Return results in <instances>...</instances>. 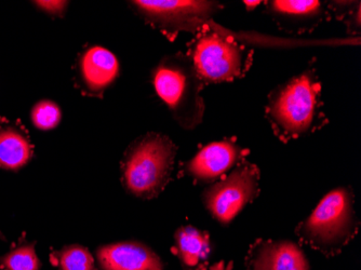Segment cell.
<instances>
[{
    "mask_svg": "<svg viewBox=\"0 0 361 270\" xmlns=\"http://www.w3.org/2000/svg\"><path fill=\"white\" fill-rule=\"evenodd\" d=\"M60 107L51 101L44 99L32 107V121L38 129H54L61 121Z\"/></svg>",
    "mask_w": 361,
    "mask_h": 270,
    "instance_id": "17",
    "label": "cell"
},
{
    "mask_svg": "<svg viewBox=\"0 0 361 270\" xmlns=\"http://www.w3.org/2000/svg\"><path fill=\"white\" fill-rule=\"evenodd\" d=\"M247 270H310L302 247L291 240L257 239L245 257Z\"/></svg>",
    "mask_w": 361,
    "mask_h": 270,
    "instance_id": "11",
    "label": "cell"
},
{
    "mask_svg": "<svg viewBox=\"0 0 361 270\" xmlns=\"http://www.w3.org/2000/svg\"><path fill=\"white\" fill-rule=\"evenodd\" d=\"M210 270H233V263L231 262L228 265H226L225 262H220V263L211 266Z\"/></svg>",
    "mask_w": 361,
    "mask_h": 270,
    "instance_id": "20",
    "label": "cell"
},
{
    "mask_svg": "<svg viewBox=\"0 0 361 270\" xmlns=\"http://www.w3.org/2000/svg\"><path fill=\"white\" fill-rule=\"evenodd\" d=\"M36 6L42 8L44 11L48 13L61 16L65 11L68 6V1H35Z\"/></svg>",
    "mask_w": 361,
    "mask_h": 270,
    "instance_id": "19",
    "label": "cell"
},
{
    "mask_svg": "<svg viewBox=\"0 0 361 270\" xmlns=\"http://www.w3.org/2000/svg\"><path fill=\"white\" fill-rule=\"evenodd\" d=\"M40 267L42 263L34 243L21 241L4 257H0V268L3 270H39Z\"/></svg>",
    "mask_w": 361,
    "mask_h": 270,
    "instance_id": "16",
    "label": "cell"
},
{
    "mask_svg": "<svg viewBox=\"0 0 361 270\" xmlns=\"http://www.w3.org/2000/svg\"><path fill=\"white\" fill-rule=\"evenodd\" d=\"M322 81L315 65L276 87L265 106V117L283 143L308 137L329 123L324 111Z\"/></svg>",
    "mask_w": 361,
    "mask_h": 270,
    "instance_id": "1",
    "label": "cell"
},
{
    "mask_svg": "<svg viewBox=\"0 0 361 270\" xmlns=\"http://www.w3.org/2000/svg\"><path fill=\"white\" fill-rule=\"evenodd\" d=\"M119 72L118 60L111 51L100 46L89 47L77 59V88L85 95L102 97Z\"/></svg>",
    "mask_w": 361,
    "mask_h": 270,
    "instance_id": "10",
    "label": "cell"
},
{
    "mask_svg": "<svg viewBox=\"0 0 361 270\" xmlns=\"http://www.w3.org/2000/svg\"><path fill=\"white\" fill-rule=\"evenodd\" d=\"M97 259L101 270H164L157 253L137 241H123L99 247Z\"/></svg>",
    "mask_w": 361,
    "mask_h": 270,
    "instance_id": "12",
    "label": "cell"
},
{
    "mask_svg": "<svg viewBox=\"0 0 361 270\" xmlns=\"http://www.w3.org/2000/svg\"><path fill=\"white\" fill-rule=\"evenodd\" d=\"M259 180L261 171L257 164L243 160L202 192L204 208L216 222L227 226L259 196Z\"/></svg>",
    "mask_w": 361,
    "mask_h": 270,
    "instance_id": "7",
    "label": "cell"
},
{
    "mask_svg": "<svg viewBox=\"0 0 361 270\" xmlns=\"http://www.w3.org/2000/svg\"><path fill=\"white\" fill-rule=\"evenodd\" d=\"M186 54L207 85L243 78L252 66L255 52L234 36L216 30L210 22L195 32Z\"/></svg>",
    "mask_w": 361,
    "mask_h": 270,
    "instance_id": "5",
    "label": "cell"
},
{
    "mask_svg": "<svg viewBox=\"0 0 361 270\" xmlns=\"http://www.w3.org/2000/svg\"><path fill=\"white\" fill-rule=\"evenodd\" d=\"M178 147L165 134L149 132L130 144L121 161V182L133 196L157 197L173 171Z\"/></svg>",
    "mask_w": 361,
    "mask_h": 270,
    "instance_id": "3",
    "label": "cell"
},
{
    "mask_svg": "<svg viewBox=\"0 0 361 270\" xmlns=\"http://www.w3.org/2000/svg\"><path fill=\"white\" fill-rule=\"evenodd\" d=\"M243 4L245 6V8H247L248 11H252L255 8L259 7V6L261 5L262 1H259V0H257V1H247V0H245Z\"/></svg>",
    "mask_w": 361,
    "mask_h": 270,
    "instance_id": "21",
    "label": "cell"
},
{
    "mask_svg": "<svg viewBox=\"0 0 361 270\" xmlns=\"http://www.w3.org/2000/svg\"><path fill=\"white\" fill-rule=\"evenodd\" d=\"M212 245L210 235L194 226H182L174 233L172 252L184 270H207Z\"/></svg>",
    "mask_w": 361,
    "mask_h": 270,
    "instance_id": "14",
    "label": "cell"
},
{
    "mask_svg": "<svg viewBox=\"0 0 361 270\" xmlns=\"http://www.w3.org/2000/svg\"><path fill=\"white\" fill-rule=\"evenodd\" d=\"M50 261L58 270H95L92 255L82 245H66L51 253Z\"/></svg>",
    "mask_w": 361,
    "mask_h": 270,
    "instance_id": "15",
    "label": "cell"
},
{
    "mask_svg": "<svg viewBox=\"0 0 361 270\" xmlns=\"http://www.w3.org/2000/svg\"><path fill=\"white\" fill-rule=\"evenodd\" d=\"M342 22H344L350 35H359L361 32V5L360 1H355L350 11L348 12Z\"/></svg>",
    "mask_w": 361,
    "mask_h": 270,
    "instance_id": "18",
    "label": "cell"
},
{
    "mask_svg": "<svg viewBox=\"0 0 361 270\" xmlns=\"http://www.w3.org/2000/svg\"><path fill=\"white\" fill-rule=\"evenodd\" d=\"M359 227L354 192L342 186L334 188L320 200L310 216L298 225L295 235L304 245L324 257H334L341 254L356 237Z\"/></svg>",
    "mask_w": 361,
    "mask_h": 270,
    "instance_id": "2",
    "label": "cell"
},
{
    "mask_svg": "<svg viewBox=\"0 0 361 270\" xmlns=\"http://www.w3.org/2000/svg\"><path fill=\"white\" fill-rule=\"evenodd\" d=\"M249 154L234 137L213 142L198 152L186 164L185 171L195 182L212 184L222 178Z\"/></svg>",
    "mask_w": 361,
    "mask_h": 270,
    "instance_id": "8",
    "label": "cell"
},
{
    "mask_svg": "<svg viewBox=\"0 0 361 270\" xmlns=\"http://www.w3.org/2000/svg\"><path fill=\"white\" fill-rule=\"evenodd\" d=\"M152 82L180 127L192 130L202 123L204 82L188 54L178 52L164 56L153 70Z\"/></svg>",
    "mask_w": 361,
    "mask_h": 270,
    "instance_id": "4",
    "label": "cell"
},
{
    "mask_svg": "<svg viewBox=\"0 0 361 270\" xmlns=\"http://www.w3.org/2000/svg\"><path fill=\"white\" fill-rule=\"evenodd\" d=\"M129 4L146 23L170 42L180 32L195 34L224 9L219 1L207 0H135Z\"/></svg>",
    "mask_w": 361,
    "mask_h": 270,
    "instance_id": "6",
    "label": "cell"
},
{
    "mask_svg": "<svg viewBox=\"0 0 361 270\" xmlns=\"http://www.w3.org/2000/svg\"><path fill=\"white\" fill-rule=\"evenodd\" d=\"M265 13L279 30L289 34H305L331 19L328 5L318 0H271L265 1Z\"/></svg>",
    "mask_w": 361,
    "mask_h": 270,
    "instance_id": "9",
    "label": "cell"
},
{
    "mask_svg": "<svg viewBox=\"0 0 361 270\" xmlns=\"http://www.w3.org/2000/svg\"><path fill=\"white\" fill-rule=\"evenodd\" d=\"M34 146L20 121L0 118V168L19 170L30 161Z\"/></svg>",
    "mask_w": 361,
    "mask_h": 270,
    "instance_id": "13",
    "label": "cell"
}]
</instances>
